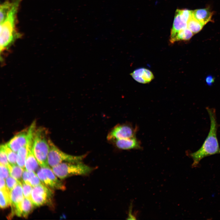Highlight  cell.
I'll return each instance as SVG.
<instances>
[{"label": "cell", "instance_id": "obj_1", "mask_svg": "<svg viewBox=\"0 0 220 220\" xmlns=\"http://www.w3.org/2000/svg\"><path fill=\"white\" fill-rule=\"evenodd\" d=\"M210 120V127L208 134L201 147L197 151L189 154L193 162V167H197L204 158L220 154V148L217 137L218 125L215 110L214 108H206Z\"/></svg>", "mask_w": 220, "mask_h": 220}, {"label": "cell", "instance_id": "obj_2", "mask_svg": "<svg viewBox=\"0 0 220 220\" xmlns=\"http://www.w3.org/2000/svg\"><path fill=\"white\" fill-rule=\"evenodd\" d=\"M22 0H16L13 5L0 16L1 51L20 36L17 31V13Z\"/></svg>", "mask_w": 220, "mask_h": 220}, {"label": "cell", "instance_id": "obj_3", "mask_svg": "<svg viewBox=\"0 0 220 220\" xmlns=\"http://www.w3.org/2000/svg\"><path fill=\"white\" fill-rule=\"evenodd\" d=\"M49 139L44 128L35 130L33 138L32 148L34 154L41 167H50L48 162L49 150Z\"/></svg>", "mask_w": 220, "mask_h": 220}, {"label": "cell", "instance_id": "obj_4", "mask_svg": "<svg viewBox=\"0 0 220 220\" xmlns=\"http://www.w3.org/2000/svg\"><path fill=\"white\" fill-rule=\"evenodd\" d=\"M95 169V167L83 163L82 162L76 163L64 162L52 167L54 173L61 179L74 175H87Z\"/></svg>", "mask_w": 220, "mask_h": 220}, {"label": "cell", "instance_id": "obj_5", "mask_svg": "<svg viewBox=\"0 0 220 220\" xmlns=\"http://www.w3.org/2000/svg\"><path fill=\"white\" fill-rule=\"evenodd\" d=\"M49 150L48 162L49 166L52 167L64 162L76 163L82 162L87 155L86 154L80 156L70 155L60 149L50 139H49Z\"/></svg>", "mask_w": 220, "mask_h": 220}, {"label": "cell", "instance_id": "obj_6", "mask_svg": "<svg viewBox=\"0 0 220 220\" xmlns=\"http://www.w3.org/2000/svg\"><path fill=\"white\" fill-rule=\"evenodd\" d=\"M137 130V127H134L130 123L118 124L110 130L107 139L108 141L111 142L117 139L135 137Z\"/></svg>", "mask_w": 220, "mask_h": 220}, {"label": "cell", "instance_id": "obj_7", "mask_svg": "<svg viewBox=\"0 0 220 220\" xmlns=\"http://www.w3.org/2000/svg\"><path fill=\"white\" fill-rule=\"evenodd\" d=\"M52 189L42 183L33 187L32 201L35 207L52 204L53 193Z\"/></svg>", "mask_w": 220, "mask_h": 220}, {"label": "cell", "instance_id": "obj_8", "mask_svg": "<svg viewBox=\"0 0 220 220\" xmlns=\"http://www.w3.org/2000/svg\"><path fill=\"white\" fill-rule=\"evenodd\" d=\"M35 130V123L33 122L29 127L20 132L6 144L13 150L17 152L19 149L26 145L34 136Z\"/></svg>", "mask_w": 220, "mask_h": 220}, {"label": "cell", "instance_id": "obj_9", "mask_svg": "<svg viewBox=\"0 0 220 220\" xmlns=\"http://www.w3.org/2000/svg\"><path fill=\"white\" fill-rule=\"evenodd\" d=\"M37 174L42 183L49 188L63 191L66 189L63 182L57 178L50 167H41Z\"/></svg>", "mask_w": 220, "mask_h": 220}, {"label": "cell", "instance_id": "obj_10", "mask_svg": "<svg viewBox=\"0 0 220 220\" xmlns=\"http://www.w3.org/2000/svg\"><path fill=\"white\" fill-rule=\"evenodd\" d=\"M24 198L21 183H19L10 192L11 216H21V205Z\"/></svg>", "mask_w": 220, "mask_h": 220}, {"label": "cell", "instance_id": "obj_11", "mask_svg": "<svg viewBox=\"0 0 220 220\" xmlns=\"http://www.w3.org/2000/svg\"><path fill=\"white\" fill-rule=\"evenodd\" d=\"M111 142L117 148L120 150H129L141 148V142L136 137L117 139Z\"/></svg>", "mask_w": 220, "mask_h": 220}, {"label": "cell", "instance_id": "obj_12", "mask_svg": "<svg viewBox=\"0 0 220 220\" xmlns=\"http://www.w3.org/2000/svg\"><path fill=\"white\" fill-rule=\"evenodd\" d=\"M130 75L135 80L142 84L149 83L154 78L153 74L150 70L143 68L135 69Z\"/></svg>", "mask_w": 220, "mask_h": 220}, {"label": "cell", "instance_id": "obj_13", "mask_svg": "<svg viewBox=\"0 0 220 220\" xmlns=\"http://www.w3.org/2000/svg\"><path fill=\"white\" fill-rule=\"evenodd\" d=\"M193 16L204 25L211 20L213 12L208 8L193 11Z\"/></svg>", "mask_w": 220, "mask_h": 220}, {"label": "cell", "instance_id": "obj_14", "mask_svg": "<svg viewBox=\"0 0 220 220\" xmlns=\"http://www.w3.org/2000/svg\"><path fill=\"white\" fill-rule=\"evenodd\" d=\"M32 143L30 145L25 163V169L28 171H35L38 168L39 164L34 154Z\"/></svg>", "mask_w": 220, "mask_h": 220}, {"label": "cell", "instance_id": "obj_15", "mask_svg": "<svg viewBox=\"0 0 220 220\" xmlns=\"http://www.w3.org/2000/svg\"><path fill=\"white\" fill-rule=\"evenodd\" d=\"M187 22L184 19L180 13L179 9L176 10L170 35L187 28Z\"/></svg>", "mask_w": 220, "mask_h": 220}, {"label": "cell", "instance_id": "obj_16", "mask_svg": "<svg viewBox=\"0 0 220 220\" xmlns=\"http://www.w3.org/2000/svg\"><path fill=\"white\" fill-rule=\"evenodd\" d=\"M194 34L187 28L170 35L169 41L171 43L180 40L188 41L191 39Z\"/></svg>", "mask_w": 220, "mask_h": 220}, {"label": "cell", "instance_id": "obj_17", "mask_svg": "<svg viewBox=\"0 0 220 220\" xmlns=\"http://www.w3.org/2000/svg\"><path fill=\"white\" fill-rule=\"evenodd\" d=\"M33 137L30 139L26 145L20 148L17 152V164L24 169L26 157L29 147L33 142Z\"/></svg>", "mask_w": 220, "mask_h": 220}, {"label": "cell", "instance_id": "obj_18", "mask_svg": "<svg viewBox=\"0 0 220 220\" xmlns=\"http://www.w3.org/2000/svg\"><path fill=\"white\" fill-rule=\"evenodd\" d=\"M22 179L24 183L33 187L42 183L34 171L27 170L25 169L23 173Z\"/></svg>", "mask_w": 220, "mask_h": 220}, {"label": "cell", "instance_id": "obj_19", "mask_svg": "<svg viewBox=\"0 0 220 220\" xmlns=\"http://www.w3.org/2000/svg\"><path fill=\"white\" fill-rule=\"evenodd\" d=\"M8 168L10 175L21 183L23 181L22 175L25 169L19 166L17 164L12 165L10 164L8 167Z\"/></svg>", "mask_w": 220, "mask_h": 220}, {"label": "cell", "instance_id": "obj_20", "mask_svg": "<svg viewBox=\"0 0 220 220\" xmlns=\"http://www.w3.org/2000/svg\"><path fill=\"white\" fill-rule=\"evenodd\" d=\"M187 28L195 34L200 31L204 25L196 19L192 15L187 22Z\"/></svg>", "mask_w": 220, "mask_h": 220}, {"label": "cell", "instance_id": "obj_21", "mask_svg": "<svg viewBox=\"0 0 220 220\" xmlns=\"http://www.w3.org/2000/svg\"><path fill=\"white\" fill-rule=\"evenodd\" d=\"M10 192L8 188L0 189V207L4 209L10 205Z\"/></svg>", "mask_w": 220, "mask_h": 220}, {"label": "cell", "instance_id": "obj_22", "mask_svg": "<svg viewBox=\"0 0 220 220\" xmlns=\"http://www.w3.org/2000/svg\"><path fill=\"white\" fill-rule=\"evenodd\" d=\"M35 207V206L31 201L24 197L21 205V217L27 218Z\"/></svg>", "mask_w": 220, "mask_h": 220}, {"label": "cell", "instance_id": "obj_23", "mask_svg": "<svg viewBox=\"0 0 220 220\" xmlns=\"http://www.w3.org/2000/svg\"><path fill=\"white\" fill-rule=\"evenodd\" d=\"M6 154L9 163L12 165L17 164V153L14 152L5 144L2 145Z\"/></svg>", "mask_w": 220, "mask_h": 220}, {"label": "cell", "instance_id": "obj_24", "mask_svg": "<svg viewBox=\"0 0 220 220\" xmlns=\"http://www.w3.org/2000/svg\"><path fill=\"white\" fill-rule=\"evenodd\" d=\"M21 184L24 197L32 202L31 193L33 187L30 185L25 183L23 181Z\"/></svg>", "mask_w": 220, "mask_h": 220}, {"label": "cell", "instance_id": "obj_25", "mask_svg": "<svg viewBox=\"0 0 220 220\" xmlns=\"http://www.w3.org/2000/svg\"><path fill=\"white\" fill-rule=\"evenodd\" d=\"M10 164L4 148L2 145H1L0 149V164L6 166L8 168Z\"/></svg>", "mask_w": 220, "mask_h": 220}, {"label": "cell", "instance_id": "obj_26", "mask_svg": "<svg viewBox=\"0 0 220 220\" xmlns=\"http://www.w3.org/2000/svg\"><path fill=\"white\" fill-rule=\"evenodd\" d=\"M6 179L7 186L10 192L19 183H20L11 175Z\"/></svg>", "mask_w": 220, "mask_h": 220}, {"label": "cell", "instance_id": "obj_27", "mask_svg": "<svg viewBox=\"0 0 220 220\" xmlns=\"http://www.w3.org/2000/svg\"><path fill=\"white\" fill-rule=\"evenodd\" d=\"M0 164V178L6 179L10 175L9 170L6 167Z\"/></svg>", "mask_w": 220, "mask_h": 220}, {"label": "cell", "instance_id": "obj_28", "mask_svg": "<svg viewBox=\"0 0 220 220\" xmlns=\"http://www.w3.org/2000/svg\"><path fill=\"white\" fill-rule=\"evenodd\" d=\"M215 78L211 75H208L206 78V83L208 86H211L215 82Z\"/></svg>", "mask_w": 220, "mask_h": 220}]
</instances>
